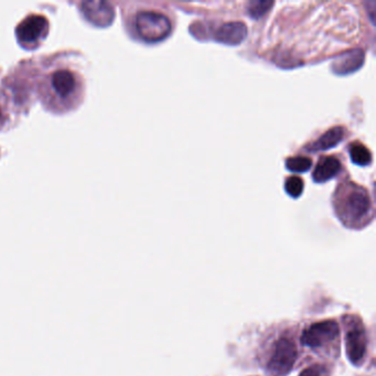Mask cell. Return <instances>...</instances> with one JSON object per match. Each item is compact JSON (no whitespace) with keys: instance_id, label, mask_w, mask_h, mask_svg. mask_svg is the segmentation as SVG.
Segmentation results:
<instances>
[{"instance_id":"cell-1","label":"cell","mask_w":376,"mask_h":376,"mask_svg":"<svg viewBox=\"0 0 376 376\" xmlns=\"http://www.w3.org/2000/svg\"><path fill=\"white\" fill-rule=\"evenodd\" d=\"M38 91L45 109L56 114H64L82 103L84 79L80 72L67 65H56L41 75Z\"/></svg>"},{"instance_id":"cell-2","label":"cell","mask_w":376,"mask_h":376,"mask_svg":"<svg viewBox=\"0 0 376 376\" xmlns=\"http://www.w3.org/2000/svg\"><path fill=\"white\" fill-rule=\"evenodd\" d=\"M340 190L341 194H336V213L340 220L351 228L366 224L371 217V199L366 189L349 185Z\"/></svg>"},{"instance_id":"cell-3","label":"cell","mask_w":376,"mask_h":376,"mask_svg":"<svg viewBox=\"0 0 376 376\" xmlns=\"http://www.w3.org/2000/svg\"><path fill=\"white\" fill-rule=\"evenodd\" d=\"M136 35L147 43L164 40L173 30L169 18L158 11L141 10L133 18Z\"/></svg>"},{"instance_id":"cell-4","label":"cell","mask_w":376,"mask_h":376,"mask_svg":"<svg viewBox=\"0 0 376 376\" xmlns=\"http://www.w3.org/2000/svg\"><path fill=\"white\" fill-rule=\"evenodd\" d=\"M50 24L42 15H29L16 28L17 41L26 50H35L47 39Z\"/></svg>"},{"instance_id":"cell-5","label":"cell","mask_w":376,"mask_h":376,"mask_svg":"<svg viewBox=\"0 0 376 376\" xmlns=\"http://www.w3.org/2000/svg\"><path fill=\"white\" fill-rule=\"evenodd\" d=\"M297 347L294 340L283 336L276 342L267 363V372L272 376H283L290 372L297 360Z\"/></svg>"},{"instance_id":"cell-6","label":"cell","mask_w":376,"mask_h":376,"mask_svg":"<svg viewBox=\"0 0 376 376\" xmlns=\"http://www.w3.org/2000/svg\"><path fill=\"white\" fill-rule=\"evenodd\" d=\"M339 331V326L334 320L313 323L302 334L301 343L313 349L328 347L338 341Z\"/></svg>"},{"instance_id":"cell-7","label":"cell","mask_w":376,"mask_h":376,"mask_svg":"<svg viewBox=\"0 0 376 376\" xmlns=\"http://www.w3.org/2000/svg\"><path fill=\"white\" fill-rule=\"evenodd\" d=\"M347 324V334H345V345L350 361L354 366H360L364 361L368 349V336L366 329L363 327L360 319L355 317H349Z\"/></svg>"},{"instance_id":"cell-8","label":"cell","mask_w":376,"mask_h":376,"mask_svg":"<svg viewBox=\"0 0 376 376\" xmlns=\"http://www.w3.org/2000/svg\"><path fill=\"white\" fill-rule=\"evenodd\" d=\"M81 13L85 19L96 27H107L114 20V9L109 3L90 1L82 3Z\"/></svg>"},{"instance_id":"cell-9","label":"cell","mask_w":376,"mask_h":376,"mask_svg":"<svg viewBox=\"0 0 376 376\" xmlns=\"http://www.w3.org/2000/svg\"><path fill=\"white\" fill-rule=\"evenodd\" d=\"M247 36V28L243 22H232L221 24L213 31L212 37L217 42L228 45H237L243 42Z\"/></svg>"},{"instance_id":"cell-10","label":"cell","mask_w":376,"mask_h":376,"mask_svg":"<svg viewBox=\"0 0 376 376\" xmlns=\"http://www.w3.org/2000/svg\"><path fill=\"white\" fill-rule=\"evenodd\" d=\"M364 52L361 49L347 51L345 54H340L332 62V71L338 75H347L361 69L364 63Z\"/></svg>"},{"instance_id":"cell-11","label":"cell","mask_w":376,"mask_h":376,"mask_svg":"<svg viewBox=\"0 0 376 376\" xmlns=\"http://www.w3.org/2000/svg\"><path fill=\"white\" fill-rule=\"evenodd\" d=\"M345 137V130L340 126L330 128L326 133L317 139L315 143H310L306 147L308 152H318V151L328 150L338 146Z\"/></svg>"},{"instance_id":"cell-12","label":"cell","mask_w":376,"mask_h":376,"mask_svg":"<svg viewBox=\"0 0 376 376\" xmlns=\"http://www.w3.org/2000/svg\"><path fill=\"white\" fill-rule=\"evenodd\" d=\"M341 171V162L336 157H323L315 166L313 171V180L317 183L327 182L332 178L339 175Z\"/></svg>"},{"instance_id":"cell-13","label":"cell","mask_w":376,"mask_h":376,"mask_svg":"<svg viewBox=\"0 0 376 376\" xmlns=\"http://www.w3.org/2000/svg\"><path fill=\"white\" fill-rule=\"evenodd\" d=\"M350 156L353 164H358L361 167H366L372 164L371 151L368 150L361 143H354L350 147Z\"/></svg>"},{"instance_id":"cell-14","label":"cell","mask_w":376,"mask_h":376,"mask_svg":"<svg viewBox=\"0 0 376 376\" xmlns=\"http://www.w3.org/2000/svg\"><path fill=\"white\" fill-rule=\"evenodd\" d=\"M313 167V162L306 157H290L286 160V168L292 173H306Z\"/></svg>"},{"instance_id":"cell-15","label":"cell","mask_w":376,"mask_h":376,"mask_svg":"<svg viewBox=\"0 0 376 376\" xmlns=\"http://www.w3.org/2000/svg\"><path fill=\"white\" fill-rule=\"evenodd\" d=\"M272 1H251L247 7V14L254 19H260V17L267 14L269 9L273 7Z\"/></svg>"},{"instance_id":"cell-16","label":"cell","mask_w":376,"mask_h":376,"mask_svg":"<svg viewBox=\"0 0 376 376\" xmlns=\"http://www.w3.org/2000/svg\"><path fill=\"white\" fill-rule=\"evenodd\" d=\"M304 188H305L304 181H302L301 178L297 177V175L289 177L285 181V190L292 198H299L304 192Z\"/></svg>"},{"instance_id":"cell-17","label":"cell","mask_w":376,"mask_h":376,"mask_svg":"<svg viewBox=\"0 0 376 376\" xmlns=\"http://www.w3.org/2000/svg\"><path fill=\"white\" fill-rule=\"evenodd\" d=\"M299 376H326V372L320 366H313L305 368Z\"/></svg>"},{"instance_id":"cell-18","label":"cell","mask_w":376,"mask_h":376,"mask_svg":"<svg viewBox=\"0 0 376 376\" xmlns=\"http://www.w3.org/2000/svg\"><path fill=\"white\" fill-rule=\"evenodd\" d=\"M7 120V109H6V101L3 94L0 93V126Z\"/></svg>"}]
</instances>
